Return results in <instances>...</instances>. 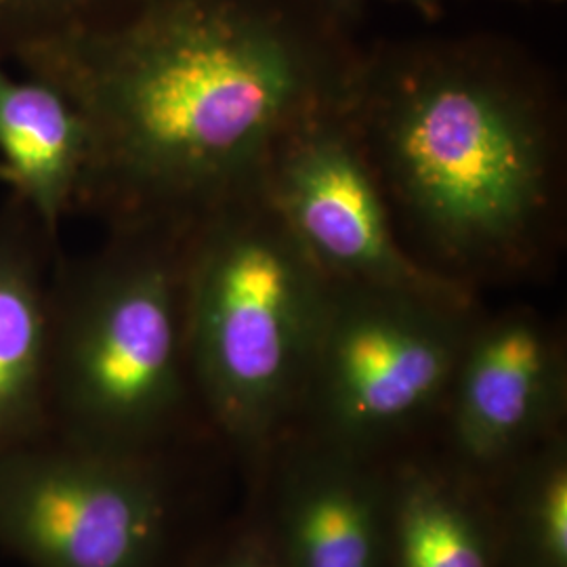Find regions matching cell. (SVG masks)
I'll return each mask as SVG.
<instances>
[{"mask_svg": "<svg viewBox=\"0 0 567 567\" xmlns=\"http://www.w3.org/2000/svg\"><path fill=\"white\" fill-rule=\"evenodd\" d=\"M25 58L81 118L76 198L128 227H182L252 187L330 97L303 44L236 0H154L116 32Z\"/></svg>", "mask_w": 567, "mask_h": 567, "instance_id": "6da1fadb", "label": "cell"}, {"mask_svg": "<svg viewBox=\"0 0 567 567\" xmlns=\"http://www.w3.org/2000/svg\"><path fill=\"white\" fill-rule=\"evenodd\" d=\"M368 112L372 158L433 252L461 269L526 261L555 183L529 91L486 68L431 63L377 91Z\"/></svg>", "mask_w": 567, "mask_h": 567, "instance_id": "7a4b0ae2", "label": "cell"}, {"mask_svg": "<svg viewBox=\"0 0 567 567\" xmlns=\"http://www.w3.org/2000/svg\"><path fill=\"white\" fill-rule=\"evenodd\" d=\"M182 229L189 383L215 425L259 458L297 421L332 280L259 182Z\"/></svg>", "mask_w": 567, "mask_h": 567, "instance_id": "3957f363", "label": "cell"}, {"mask_svg": "<svg viewBox=\"0 0 567 567\" xmlns=\"http://www.w3.org/2000/svg\"><path fill=\"white\" fill-rule=\"evenodd\" d=\"M53 433L156 454L182 419L189 372L179 246L133 236L51 301Z\"/></svg>", "mask_w": 567, "mask_h": 567, "instance_id": "277c9868", "label": "cell"}, {"mask_svg": "<svg viewBox=\"0 0 567 567\" xmlns=\"http://www.w3.org/2000/svg\"><path fill=\"white\" fill-rule=\"evenodd\" d=\"M471 328L468 297L330 284L297 421L313 442L374 458L446 405Z\"/></svg>", "mask_w": 567, "mask_h": 567, "instance_id": "5b68a950", "label": "cell"}, {"mask_svg": "<svg viewBox=\"0 0 567 567\" xmlns=\"http://www.w3.org/2000/svg\"><path fill=\"white\" fill-rule=\"evenodd\" d=\"M171 527L156 454L55 433L0 450V550L25 567H161Z\"/></svg>", "mask_w": 567, "mask_h": 567, "instance_id": "8992f818", "label": "cell"}, {"mask_svg": "<svg viewBox=\"0 0 567 567\" xmlns=\"http://www.w3.org/2000/svg\"><path fill=\"white\" fill-rule=\"evenodd\" d=\"M259 185L332 282L468 297L463 284L414 261L395 240L374 168L328 110L284 137Z\"/></svg>", "mask_w": 567, "mask_h": 567, "instance_id": "52a82bcc", "label": "cell"}, {"mask_svg": "<svg viewBox=\"0 0 567 567\" xmlns=\"http://www.w3.org/2000/svg\"><path fill=\"white\" fill-rule=\"evenodd\" d=\"M566 400V353L538 316L473 324L444 405L452 444L473 468H505L561 431Z\"/></svg>", "mask_w": 567, "mask_h": 567, "instance_id": "ba28073f", "label": "cell"}, {"mask_svg": "<svg viewBox=\"0 0 567 567\" xmlns=\"http://www.w3.org/2000/svg\"><path fill=\"white\" fill-rule=\"evenodd\" d=\"M274 517L282 567H386V475L374 458L307 437L284 458Z\"/></svg>", "mask_w": 567, "mask_h": 567, "instance_id": "9c48e42d", "label": "cell"}, {"mask_svg": "<svg viewBox=\"0 0 567 567\" xmlns=\"http://www.w3.org/2000/svg\"><path fill=\"white\" fill-rule=\"evenodd\" d=\"M386 475V567H501L494 511L447 466L410 461Z\"/></svg>", "mask_w": 567, "mask_h": 567, "instance_id": "30bf717a", "label": "cell"}, {"mask_svg": "<svg viewBox=\"0 0 567 567\" xmlns=\"http://www.w3.org/2000/svg\"><path fill=\"white\" fill-rule=\"evenodd\" d=\"M51 297L18 231H0V450L53 433Z\"/></svg>", "mask_w": 567, "mask_h": 567, "instance_id": "8fae6325", "label": "cell"}, {"mask_svg": "<svg viewBox=\"0 0 567 567\" xmlns=\"http://www.w3.org/2000/svg\"><path fill=\"white\" fill-rule=\"evenodd\" d=\"M0 150L18 194L51 236L81 185L84 128L76 110L55 86L0 70Z\"/></svg>", "mask_w": 567, "mask_h": 567, "instance_id": "7c38bea8", "label": "cell"}, {"mask_svg": "<svg viewBox=\"0 0 567 567\" xmlns=\"http://www.w3.org/2000/svg\"><path fill=\"white\" fill-rule=\"evenodd\" d=\"M492 505L501 567H567V442L564 431L505 468Z\"/></svg>", "mask_w": 567, "mask_h": 567, "instance_id": "4fadbf2b", "label": "cell"}, {"mask_svg": "<svg viewBox=\"0 0 567 567\" xmlns=\"http://www.w3.org/2000/svg\"><path fill=\"white\" fill-rule=\"evenodd\" d=\"M196 567H282V564L269 534L252 532L231 540Z\"/></svg>", "mask_w": 567, "mask_h": 567, "instance_id": "5bb4252c", "label": "cell"}, {"mask_svg": "<svg viewBox=\"0 0 567 567\" xmlns=\"http://www.w3.org/2000/svg\"><path fill=\"white\" fill-rule=\"evenodd\" d=\"M72 0H0V18H21V16H39L47 11H55L61 4H70Z\"/></svg>", "mask_w": 567, "mask_h": 567, "instance_id": "9a60e30c", "label": "cell"}, {"mask_svg": "<svg viewBox=\"0 0 567 567\" xmlns=\"http://www.w3.org/2000/svg\"><path fill=\"white\" fill-rule=\"evenodd\" d=\"M0 182L11 183V185H13V173H11V168L4 163H0Z\"/></svg>", "mask_w": 567, "mask_h": 567, "instance_id": "2e32d148", "label": "cell"}]
</instances>
